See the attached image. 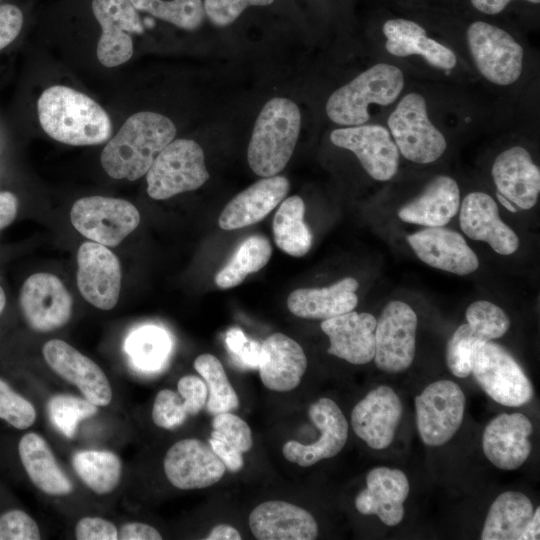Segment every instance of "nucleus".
Wrapping results in <instances>:
<instances>
[{"label": "nucleus", "mask_w": 540, "mask_h": 540, "mask_svg": "<svg viewBox=\"0 0 540 540\" xmlns=\"http://www.w3.org/2000/svg\"><path fill=\"white\" fill-rule=\"evenodd\" d=\"M289 187L284 176L263 177L228 202L218 218L220 228L240 229L261 221L284 200Z\"/></svg>", "instance_id": "bb28decb"}, {"label": "nucleus", "mask_w": 540, "mask_h": 540, "mask_svg": "<svg viewBox=\"0 0 540 540\" xmlns=\"http://www.w3.org/2000/svg\"><path fill=\"white\" fill-rule=\"evenodd\" d=\"M209 445L230 472H238L244 465L243 453L253 446L249 425L239 416L224 412L212 420Z\"/></svg>", "instance_id": "72a5a7b5"}, {"label": "nucleus", "mask_w": 540, "mask_h": 540, "mask_svg": "<svg viewBox=\"0 0 540 540\" xmlns=\"http://www.w3.org/2000/svg\"><path fill=\"white\" fill-rule=\"evenodd\" d=\"M467 324L472 336L481 344L506 334L510 319L499 306L485 300L471 303L466 310Z\"/></svg>", "instance_id": "79ce46f5"}, {"label": "nucleus", "mask_w": 540, "mask_h": 540, "mask_svg": "<svg viewBox=\"0 0 540 540\" xmlns=\"http://www.w3.org/2000/svg\"><path fill=\"white\" fill-rule=\"evenodd\" d=\"M481 345L471 334L468 324L460 325L447 342L446 363L451 373L465 378L471 373L474 349Z\"/></svg>", "instance_id": "37998d69"}, {"label": "nucleus", "mask_w": 540, "mask_h": 540, "mask_svg": "<svg viewBox=\"0 0 540 540\" xmlns=\"http://www.w3.org/2000/svg\"><path fill=\"white\" fill-rule=\"evenodd\" d=\"M42 353L49 367L75 385L87 400L97 406H107L111 402L109 380L93 360L59 339L46 342Z\"/></svg>", "instance_id": "6ab92c4d"}, {"label": "nucleus", "mask_w": 540, "mask_h": 540, "mask_svg": "<svg viewBox=\"0 0 540 540\" xmlns=\"http://www.w3.org/2000/svg\"><path fill=\"white\" fill-rule=\"evenodd\" d=\"M471 372L483 391L501 405L519 407L534 395L521 366L497 343L488 341L474 349Z\"/></svg>", "instance_id": "0eeeda50"}, {"label": "nucleus", "mask_w": 540, "mask_h": 540, "mask_svg": "<svg viewBox=\"0 0 540 540\" xmlns=\"http://www.w3.org/2000/svg\"><path fill=\"white\" fill-rule=\"evenodd\" d=\"M194 368L207 386L205 407L211 415L232 412L239 407L238 395L216 356L208 353L198 356L194 361Z\"/></svg>", "instance_id": "4c0bfd02"}, {"label": "nucleus", "mask_w": 540, "mask_h": 540, "mask_svg": "<svg viewBox=\"0 0 540 540\" xmlns=\"http://www.w3.org/2000/svg\"><path fill=\"white\" fill-rule=\"evenodd\" d=\"M22 25L23 14L17 6L12 4L0 6V50L17 38Z\"/></svg>", "instance_id": "603ef678"}, {"label": "nucleus", "mask_w": 540, "mask_h": 540, "mask_svg": "<svg viewBox=\"0 0 540 540\" xmlns=\"http://www.w3.org/2000/svg\"><path fill=\"white\" fill-rule=\"evenodd\" d=\"M274 0H204L205 15L216 26L233 23L249 6H267Z\"/></svg>", "instance_id": "49530a36"}, {"label": "nucleus", "mask_w": 540, "mask_h": 540, "mask_svg": "<svg viewBox=\"0 0 540 540\" xmlns=\"http://www.w3.org/2000/svg\"><path fill=\"white\" fill-rule=\"evenodd\" d=\"M118 539L121 540H160V532L151 525L141 522L124 524L118 531Z\"/></svg>", "instance_id": "864d4df0"}, {"label": "nucleus", "mask_w": 540, "mask_h": 540, "mask_svg": "<svg viewBox=\"0 0 540 540\" xmlns=\"http://www.w3.org/2000/svg\"><path fill=\"white\" fill-rule=\"evenodd\" d=\"M93 14L102 32L97 58L106 67H116L133 55L132 33L144 31L138 10L130 0H93Z\"/></svg>", "instance_id": "ddd939ff"}, {"label": "nucleus", "mask_w": 540, "mask_h": 540, "mask_svg": "<svg viewBox=\"0 0 540 540\" xmlns=\"http://www.w3.org/2000/svg\"><path fill=\"white\" fill-rule=\"evenodd\" d=\"M331 142L353 152L365 171L375 180H390L399 166V151L390 132L381 125H357L338 128Z\"/></svg>", "instance_id": "2eb2a0df"}, {"label": "nucleus", "mask_w": 540, "mask_h": 540, "mask_svg": "<svg viewBox=\"0 0 540 540\" xmlns=\"http://www.w3.org/2000/svg\"><path fill=\"white\" fill-rule=\"evenodd\" d=\"M512 0H470L472 6L478 11L495 15L503 11ZM538 4L540 0H526Z\"/></svg>", "instance_id": "6e6d98bb"}, {"label": "nucleus", "mask_w": 540, "mask_h": 540, "mask_svg": "<svg viewBox=\"0 0 540 540\" xmlns=\"http://www.w3.org/2000/svg\"><path fill=\"white\" fill-rule=\"evenodd\" d=\"M491 173L497 192L517 208L528 210L535 206L540 193V171L525 148L515 146L501 152Z\"/></svg>", "instance_id": "393cba45"}, {"label": "nucleus", "mask_w": 540, "mask_h": 540, "mask_svg": "<svg viewBox=\"0 0 540 540\" xmlns=\"http://www.w3.org/2000/svg\"><path fill=\"white\" fill-rule=\"evenodd\" d=\"M534 507L523 493L507 491L492 503L481 532L482 540H521Z\"/></svg>", "instance_id": "473e14b6"}, {"label": "nucleus", "mask_w": 540, "mask_h": 540, "mask_svg": "<svg viewBox=\"0 0 540 540\" xmlns=\"http://www.w3.org/2000/svg\"><path fill=\"white\" fill-rule=\"evenodd\" d=\"M240 532L233 526L227 524H218L214 526L210 533L205 537L206 540H240Z\"/></svg>", "instance_id": "4d7b16f0"}, {"label": "nucleus", "mask_w": 540, "mask_h": 540, "mask_svg": "<svg viewBox=\"0 0 540 540\" xmlns=\"http://www.w3.org/2000/svg\"><path fill=\"white\" fill-rule=\"evenodd\" d=\"M417 315L405 302H389L375 328V355L378 369L399 373L408 369L416 351Z\"/></svg>", "instance_id": "9b49d317"}, {"label": "nucleus", "mask_w": 540, "mask_h": 540, "mask_svg": "<svg viewBox=\"0 0 540 540\" xmlns=\"http://www.w3.org/2000/svg\"><path fill=\"white\" fill-rule=\"evenodd\" d=\"M304 214V201L294 195L281 202L273 219L276 245L293 257L304 256L312 245V234L304 221Z\"/></svg>", "instance_id": "f704fd0d"}, {"label": "nucleus", "mask_w": 540, "mask_h": 540, "mask_svg": "<svg viewBox=\"0 0 540 540\" xmlns=\"http://www.w3.org/2000/svg\"><path fill=\"white\" fill-rule=\"evenodd\" d=\"M72 466L83 483L101 495L111 493L122 475V462L111 451H79L72 457Z\"/></svg>", "instance_id": "c9c22d12"}, {"label": "nucleus", "mask_w": 540, "mask_h": 540, "mask_svg": "<svg viewBox=\"0 0 540 540\" xmlns=\"http://www.w3.org/2000/svg\"><path fill=\"white\" fill-rule=\"evenodd\" d=\"M387 124L398 151L412 162L432 163L447 148L444 135L430 121L425 98L419 93L403 96Z\"/></svg>", "instance_id": "423d86ee"}, {"label": "nucleus", "mask_w": 540, "mask_h": 540, "mask_svg": "<svg viewBox=\"0 0 540 540\" xmlns=\"http://www.w3.org/2000/svg\"><path fill=\"white\" fill-rule=\"evenodd\" d=\"M0 419L16 429L24 430L36 420V411L31 402L15 392L0 379Z\"/></svg>", "instance_id": "c03bdc74"}, {"label": "nucleus", "mask_w": 540, "mask_h": 540, "mask_svg": "<svg viewBox=\"0 0 540 540\" xmlns=\"http://www.w3.org/2000/svg\"><path fill=\"white\" fill-rule=\"evenodd\" d=\"M74 228L104 246L120 244L140 223V213L127 200L90 196L78 199L70 211Z\"/></svg>", "instance_id": "6e6552de"}, {"label": "nucleus", "mask_w": 540, "mask_h": 540, "mask_svg": "<svg viewBox=\"0 0 540 540\" xmlns=\"http://www.w3.org/2000/svg\"><path fill=\"white\" fill-rule=\"evenodd\" d=\"M540 532V508L537 507L534 510L533 516L526 528L524 529L521 540H535L539 539Z\"/></svg>", "instance_id": "13d9d810"}, {"label": "nucleus", "mask_w": 540, "mask_h": 540, "mask_svg": "<svg viewBox=\"0 0 540 540\" xmlns=\"http://www.w3.org/2000/svg\"><path fill=\"white\" fill-rule=\"evenodd\" d=\"M418 258L427 265L457 275H467L479 266V260L464 237L456 231L427 227L407 236Z\"/></svg>", "instance_id": "aec40b11"}, {"label": "nucleus", "mask_w": 540, "mask_h": 540, "mask_svg": "<svg viewBox=\"0 0 540 540\" xmlns=\"http://www.w3.org/2000/svg\"><path fill=\"white\" fill-rule=\"evenodd\" d=\"M37 523L22 510H10L0 515V540H39Z\"/></svg>", "instance_id": "de8ad7c7"}, {"label": "nucleus", "mask_w": 540, "mask_h": 540, "mask_svg": "<svg viewBox=\"0 0 540 540\" xmlns=\"http://www.w3.org/2000/svg\"><path fill=\"white\" fill-rule=\"evenodd\" d=\"M189 416L198 414L206 405L208 391L204 380L195 375L181 377L177 384Z\"/></svg>", "instance_id": "09e8293b"}, {"label": "nucleus", "mask_w": 540, "mask_h": 540, "mask_svg": "<svg viewBox=\"0 0 540 540\" xmlns=\"http://www.w3.org/2000/svg\"><path fill=\"white\" fill-rule=\"evenodd\" d=\"M416 426L422 442L436 447L447 443L459 430L465 412V395L453 381L429 384L415 397Z\"/></svg>", "instance_id": "9d476101"}, {"label": "nucleus", "mask_w": 540, "mask_h": 540, "mask_svg": "<svg viewBox=\"0 0 540 540\" xmlns=\"http://www.w3.org/2000/svg\"><path fill=\"white\" fill-rule=\"evenodd\" d=\"M6 305V296L3 288L0 286V315L2 314Z\"/></svg>", "instance_id": "052dcab7"}, {"label": "nucleus", "mask_w": 540, "mask_h": 540, "mask_svg": "<svg viewBox=\"0 0 540 540\" xmlns=\"http://www.w3.org/2000/svg\"><path fill=\"white\" fill-rule=\"evenodd\" d=\"M531 421L521 413L500 414L485 427L482 448L486 458L497 468L515 470L531 453Z\"/></svg>", "instance_id": "412c9836"}, {"label": "nucleus", "mask_w": 540, "mask_h": 540, "mask_svg": "<svg viewBox=\"0 0 540 540\" xmlns=\"http://www.w3.org/2000/svg\"><path fill=\"white\" fill-rule=\"evenodd\" d=\"M77 286L83 298L101 310L118 302L122 272L117 256L102 244L84 242L77 252Z\"/></svg>", "instance_id": "4468645a"}, {"label": "nucleus", "mask_w": 540, "mask_h": 540, "mask_svg": "<svg viewBox=\"0 0 540 540\" xmlns=\"http://www.w3.org/2000/svg\"><path fill=\"white\" fill-rule=\"evenodd\" d=\"M403 406L396 392L380 385L368 392L351 412L355 434L370 448L382 450L393 441L401 421Z\"/></svg>", "instance_id": "a211bd4d"}, {"label": "nucleus", "mask_w": 540, "mask_h": 540, "mask_svg": "<svg viewBox=\"0 0 540 540\" xmlns=\"http://www.w3.org/2000/svg\"><path fill=\"white\" fill-rule=\"evenodd\" d=\"M301 127L298 106L287 98L276 97L261 109L247 150L251 170L270 177L280 173L289 162Z\"/></svg>", "instance_id": "7ed1b4c3"}, {"label": "nucleus", "mask_w": 540, "mask_h": 540, "mask_svg": "<svg viewBox=\"0 0 540 540\" xmlns=\"http://www.w3.org/2000/svg\"><path fill=\"white\" fill-rule=\"evenodd\" d=\"M138 11L167 21L185 30L202 24L205 12L202 0H130Z\"/></svg>", "instance_id": "ea45409f"}, {"label": "nucleus", "mask_w": 540, "mask_h": 540, "mask_svg": "<svg viewBox=\"0 0 540 540\" xmlns=\"http://www.w3.org/2000/svg\"><path fill=\"white\" fill-rule=\"evenodd\" d=\"M258 369L266 388L287 392L300 384L307 369V357L295 340L283 333H274L261 344Z\"/></svg>", "instance_id": "cd10ccee"}, {"label": "nucleus", "mask_w": 540, "mask_h": 540, "mask_svg": "<svg viewBox=\"0 0 540 540\" xmlns=\"http://www.w3.org/2000/svg\"><path fill=\"white\" fill-rule=\"evenodd\" d=\"M164 472L178 489H202L217 483L226 468L210 445L195 438L182 439L167 451Z\"/></svg>", "instance_id": "f3484780"}, {"label": "nucleus", "mask_w": 540, "mask_h": 540, "mask_svg": "<svg viewBox=\"0 0 540 540\" xmlns=\"http://www.w3.org/2000/svg\"><path fill=\"white\" fill-rule=\"evenodd\" d=\"M403 88L404 75L400 68L378 63L331 94L326 103L327 116L343 126L365 124L370 118V104L390 105Z\"/></svg>", "instance_id": "20e7f679"}, {"label": "nucleus", "mask_w": 540, "mask_h": 540, "mask_svg": "<svg viewBox=\"0 0 540 540\" xmlns=\"http://www.w3.org/2000/svg\"><path fill=\"white\" fill-rule=\"evenodd\" d=\"M17 197L8 191L0 192V230L13 222L17 215Z\"/></svg>", "instance_id": "5fc2aeb1"}, {"label": "nucleus", "mask_w": 540, "mask_h": 540, "mask_svg": "<svg viewBox=\"0 0 540 540\" xmlns=\"http://www.w3.org/2000/svg\"><path fill=\"white\" fill-rule=\"evenodd\" d=\"M37 112L44 132L64 144L98 145L112 134L107 112L92 98L67 86L45 89L37 101Z\"/></svg>", "instance_id": "f257e3e1"}, {"label": "nucleus", "mask_w": 540, "mask_h": 540, "mask_svg": "<svg viewBox=\"0 0 540 540\" xmlns=\"http://www.w3.org/2000/svg\"><path fill=\"white\" fill-rule=\"evenodd\" d=\"M359 283L352 277L323 288H299L287 298L289 311L297 317L329 319L354 310L358 303Z\"/></svg>", "instance_id": "c756f323"}, {"label": "nucleus", "mask_w": 540, "mask_h": 540, "mask_svg": "<svg viewBox=\"0 0 540 540\" xmlns=\"http://www.w3.org/2000/svg\"><path fill=\"white\" fill-rule=\"evenodd\" d=\"M52 424L67 438L73 439L80 421L94 416L98 406L87 400L67 394L52 396L47 403Z\"/></svg>", "instance_id": "a19ab883"}, {"label": "nucleus", "mask_w": 540, "mask_h": 540, "mask_svg": "<svg viewBox=\"0 0 540 540\" xmlns=\"http://www.w3.org/2000/svg\"><path fill=\"white\" fill-rule=\"evenodd\" d=\"M125 349L138 368L153 370L164 362L170 350V340L162 329L146 326L129 335Z\"/></svg>", "instance_id": "58836bf2"}, {"label": "nucleus", "mask_w": 540, "mask_h": 540, "mask_svg": "<svg viewBox=\"0 0 540 540\" xmlns=\"http://www.w3.org/2000/svg\"><path fill=\"white\" fill-rule=\"evenodd\" d=\"M226 344L244 366L258 368L260 343L249 340L240 329L231 328L226 334Z\"/></svg>", "instance_id": "8fccbe9b"}, {"label": "nucleus", "mask_w": 540, "mask_h": 540, "mask_svg": "<svg viewBox=\"0 0 540 540\" xmlns=\"http://www.w3.org/2000/svg\"><path fill=\"white\" fill-rule=\"evenodd\" d=\"M20 460L33 484L52 496L70 494L73 485L58 465L49 445L39 434L29 432L19 441Z\"/></svg>", "instance_id": "2f4dec72"}, {"label": "nucleus", "mask_w": 540, "mask_h": 540, "mask_svg": "<svg viewBox=\"0 0 540 540\" xmlns=\"http://www.w3.org/2000/svg\"><path fill=\"white\" fill-rule=\"evenodd\" d=\"M249 527L259 540H313L318 536L312 514L285 501L259 504L249 515Z\"/></svg>", "instance_id": "a878e982"}, {"label": "nucleus", "mask_w": 540, "mask_h": 540, "mask_svg": "<svg viewBox=\"0 0 540 540\" xmlns=\"http://www.w3.org/2000/svg\"><path fill=\"white\" fill-rule=\"evenodd\" d=\"M175 135L176 127L168 117L149 111L133 114L104 147L101 165L114 179L137 180Z\"/></svg>", "instance_id": "f03ea898"}, {"label": "nucleus", "mask_w": 540, "mask_h": 540, "mask_svg": "<svg viewBox=\"0 0 540 540\" xmlns=\"http://www.w3.org/2000/svg\"><path fill=\"white\" fill-rule=\"evenodd\" d=\"M409 494V481L399 469L380 466L366 476V488L355 498L360 514L376 515L387 526H396L404 517V502Z\"/></svg>", "instance_id": "4be33fe9"}, {"label": "nucleus", "mask_w": 540, "mask_h": 540, "mask_svg": "<svg viewBox=\"0 0 540 540\" xmlns=\"http://www.w3.org/2000/svg\"><path fill=\"white\" fill-rule=\"evenodd\" d=\"M272 247L262 235L245 239L232 255L228 263L216 274L215 283L221 289L240 285L245 278L258 272L269 261Z\"/></svg>", "instance_id": "e433bc0d"}, {"label": "nucleus", "mask_w": 540, "mask_h": 540, "mask_svg": "<svg viewBox=\"0 0 540 540\" xmlns=\"http://www.w3.org/2000/svg\"><path fill=\"white\" fill-rule=\"evenodd\" d=\"M459 207L460 190L457 182L449 176L439 175L398 211V217L407 223L441 227L457 214Z\"/></svg>", "instance_id": "c85d7f7f"}, {"label": "nucleus", "mask_w": 540, "mask_h": 540, "mask_svg": "<svg viewBox=\"0 0 540 540\" xmlns=\"http://www.w3.org/2000/svg\"><path fill=\"white\" fill-rule=\"evenodd\" d=\"M188 416L178 392L163 389L157 393L152 408V419L156 426L172 430L181 426Z\"/></svg>", "instance_id": "a18cd8bd"}, {"label": "nucleus", "mask_w": 540, "mask_h": 540, "mask_svg": "<svg viewBox=\"0 0 540 540\" xmlns=\"http://www.w3.org/2000/svg\"><path fill=\"white\" fill-rule=\"evenodd\" d=\"M386 50L397 57L421 55L430 65L451 70L457 63L454 52L447 46L429 38L418 23L402 19H390L383 25Z\"/></svg>", "instance_id": "7c9ffc66"}, {"label": "nucleus", "mask_w": 540, "mask_h": 540, "mask_svg": "<svg viewBox=\"0 0 540 540\" xmlns=\"http://www.w3.org/2000/svg\"><path fill=\"white\" fill-rule=\"evenodd\" d=\"M78 540H116L118 530L109 520L100 517H84L75 527Z\"/></svg>", "instance_id": "3c124183"}, {"label": "nucleus", "mask_w": 540, "mask_h": 540, "mask_svg": "<svg viewBox=\"0 0 540 540\" xmlns=\"http://www.w3.org/2000/svg\"><path fill=\"white\" fill-rule=\"evenodd\" d=\"M308 414L320 430V438L310 444L290 440L282 448L284 457L301 467H309L336 456L348 439V422L333 400L318 399L309 407Z\"/></svg>", "instance_id": "dca6fc26"}, {"label": "nucleus", "mask_w": 540, "mask_h": 540, "mask_svg": "<svg viewBox=\"0 0 540 540\" xmlns=\"http://www.w3.org/2000/svg\"><path fill=\"white\" fill-rule=\"evenodd\" d=\"M376 323L372 314L353 310L323 320L321 329L330 341L327 352L351 364L369 363L375 355Z\"/></svg>", "instance_id": "b1692460"}, {"label": "nucleus", "mask_w": 540, "mask_h": 540, "mask_svg": "<svg viewBox=\"0 0 540 540\" xmlns=\"http://www.w3.org/2000/svg\"><path fill=\"white\" fill-rule=\"evenodd\" d=\"M209 179L201 146L190 139L171 141L146 173L147 193L155 200L200 188Z\"/></svg>", "instance_id": "39448f33"}, {"label": "nucleus", "mask_w": 540, "mask_h": 540, "mask_svg": "<svg viewBox=\"0 0 540 540\" xmlns=\"http://www.w3.org/2000/svg\"><path fill=\"white\" fill-rule=\"evenodd\" d=\"M459 221L469 238L488 243L498 254L510 255L519 247L517 234L501 220L496 202L484 192L465 196Z\"/></svg>", "instance_id": "5701e85b"}, {"label": "nucleus", "mask_w": 540, "mask_h": 540, "mask_svg": "<svg viewBox=\"0 0 540 540\" xmlns=\"http://www.w3.org/2000/svg\"><path fill=\"white\" fill-rule=\"evenodd\" d=\"M467 43L478 71L491 83L507 86L520 78L523 48L505 30L475 21L467 29Z\"/></svg>", "instance_id": "1a4fd4ad"}, {"label": "nucleus", "mask_w": 540, "mask_h": 540, "mask_svg": "<svg viewBox=\"0 0 540 540\" xmlns=\"http://www.w3.org/2000/svg\"><path fill=\"white\" fill-rule=\"evenodd\" d=\"M499 202L507 209L509 210L510 212H513V213H516L517 212V207L511 202L509 201L507 198H505L503 195H501L500 193L497 192L496 194Z\"/></svg>", "instance_id": "bf43d9fd"}, {"label": "nucleus", "mask_w": 540, "mask_h": 540, "mask_svg": "<svg viewBox=\"0 0 540 540\" xmlns=\"http://www.w3.org/2000/svg\"><path fill=\"white\" fill-rule=\"evenodd\" d=\"M19 303L31 329L50 332L66 325L71 318L73 301L55 275L35 273L22 285Z\"/></svg>", "instance_id": "f8f14e48"}]
</instances>
